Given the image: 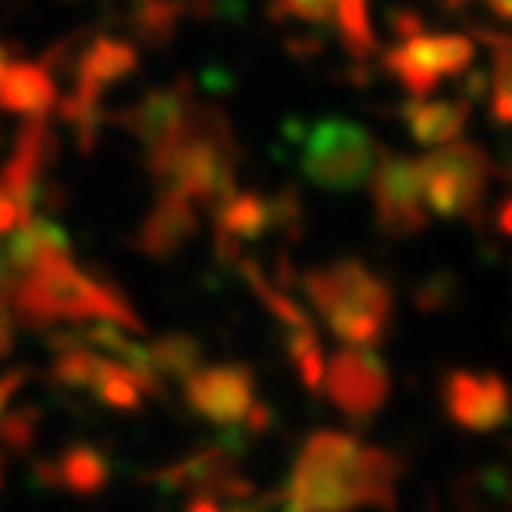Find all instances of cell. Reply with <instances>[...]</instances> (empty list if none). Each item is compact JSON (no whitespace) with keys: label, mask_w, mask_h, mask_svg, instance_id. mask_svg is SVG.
<instances>
[{"label":"cell","mask_w":512,"mask_h":512,"mask_svg":"<svg viewBox=\"0 0 512 512\" xmlns=\"http://www.w3.org/2000/svg\"><path fill=\"white\" fill-rule=\"evenodd\" d=\"M402 121H406L413 143L427 150L456 143L459 132L470 121V104L463 100H406L402 104Z\"/></svg>","instance_id":"obj_16"},{"label":"cell","mask_w":512,"mask_h":512,"mask_svg":"<svg viewBox=\"0 0 512 512\" xmlns=\"http://www.w3.org/2000/svg\"><path fill=\"white\" fill-rule=\"evenodd\" d=\"M331 22L338 25V40H342L345 54H349L352 61H367V57L377 50V36H374V25H370L367 0H338Z\"/></svg>","instance_id":"obj_21"},{"label":"cell","mask_w":512,"mask_h":512,"mask_svg":"<svg viewBox=\"0 0 512 512\" xmlns=\"http://www.w3.org/2000/svg\"><path fill=\"white\" fill-rule=\"evenodd\" d=\"M200 232V214L189 200L175 196V192H160V200L153 203V210L143 217L136 235V249L150 260H171L175 253H182Z\"/></svg>","instance_id":"obj_13"},{"label":"cell","mask_w":512,"mask_h":512,"mask_svg":"<svg viewBox=\"0 0 512 512\" xmlns=\"http://www.w3.org/2000/svg\"><path fill=\"white\" fill-rule=\"evenodd\" d=\"M480 40L495 47V82H491V114L498 125H512V40L477 29Z\"/></svg>","instance_id":"obj_22"},{"label":"cell","mask_w":512,"mask_h":512,"mask_svg":"<svg viewBox=\"0 0 512 512\" xmlns=\"http://www.w3.org/2000/svg\"><path fill=\"white\" fill-rule=\"evenodd\" d=\"M441 402L452 424L466 431H495L509 420L512 395L502 377L473 374V370H452L441 381Z\"/></svg>","instance_id":"obj_10"},{"label":"cell","mask_w":512,"mask_h":512,"mask_svg":"<svg viewBox=\"0 0 512 512\" xmlns=\"http://www.w3.org/2000/svg\"><path fill=\"white\" fill-rule=\"evenodd\" d=\"M8 310L22 328L32 331L50 328L54 320H104L114 328L143 331V320L121 296V288L75 267L72 253L47 256L40 267L22 274L11 288Z\"/></svg>","instance_id":"obj_3"},{"label":"cell","mask_w":512,"mask_h":512,"mask_svg":"<svg viewBox=\"0 0 512 512\" xmlns=\"http://www.w3.org/2000/svg\"><path fill=\"white\" fill-rule=\"evenodd\" d=\"M239 157L232 121L217 107L196 104L175 139L146 153V171L160 192H175L192 207L217 210L239 192L235 189Z\"/></svg>","instance_id":"obj_2"},{"label":"cell","mask_w":512,"mask_h":512,"mask_svg":"<svg viewBox=\"0 0 512 512\" xmlns=\"http://www.w3.org/2000/svg\"><path fill=\"white\" fill-rule=\"evenodd\" d=\"M324 384H328V399L352 420H370L392 388L384 363L363 349H342L335 360H328Z\"/></svg>","instance_id":"obj_9"},{"label":"cell","mask_w":512,"mask_h":512,"mask_svg":"<svg viewBox=\"0 0 512 512\" xmlns=\"http://www.w3.org/2000/svg\"><path fill=\"white\" fill-rule=\"evenodd\" d=\"M388 25H392V32L399 36V40H416V36H424V29H427V22H424V15L420 11H413V8H392L388 11Z\"/></svg>","instance_id":"obj_30"},{"label":"cell","mask_w":512,"mask_h":512,"mask_svg":"<svg viewBox=\"0 0 512 512\" xmlns=\"http://www.w3.org/2000/svg\"><path fill=\"white\" fill-rule=\"evenodd\" d=\"M484 93H488V75H484V72H470V75H466L463 104H473V100H484Z\"/></svg>","instance_id":"obj_33"},{"label":"cell","mask_w":512,"mask_h":512,"mask_svg":"<svg viewBox=\"0 0 512 512\" xmlns=\"http://www.w3.org/2000/svg\"><path fill=\"white\" fill-rule=\"evenodd\" d=\"M338 0H274L271 18H299L306 25H328Z\"/></svg>","instance_id":"obj_27"},{"label":"cell","mask_w":512,"mask_h":512,"mask_svg":"<svg viewBox=\"0 0 512 512\" xmlns=\"http://www.w3.org/2000/svg\"><path fill=\"white\" fill-rule=\"evenodd\" d=\"M399 463L352 434L320 431L299 452L285 491V512H352L360 505H392Z\"/></svg>","instance_id":"obj_1"},{"label":"cell","mask_w":512,"mask_h":512,"mask_svg":"<svg viewBox=\"0 0 512 512\" xmlns=\"http://www.w3.org/2000/svg\"><path fill=\"white\" fill-rule=\"evenodd\" d=\"M303 203H299L296 189H281L274 200H267V232L299 239L303 235Z\"/></svg>","instance_id":"obj_26"},{"label":"cell","mask_w":512,"mask_h":512,"mask_svg":"<svg viewBox=\"0 0 512 512\" xmlns=\"http://www.w3.org/2000/svg\"><path fill=\"white\" fill-rule=\"evenodd\" d=\"M139 50L118 36H96L79 57H75V89L86 96H104L107 86L136 72Z\"/></svg>","instance_id":"obj_14"},{"label":"cell","mask_w":512,"mask_h":512,"mask_svg":"<svg viewBox=\"0 0 512 512\" xmlns=\"http://www.w3.org/2000/svg\"><path fill=\"white\" fill-rule=\"evenodd\" d=\"M93 392L104 406H114V409H136L139 402H143V388L132 381L128 370H121L118 363H111V360H104V367L96 374Z\"/></svg>","instance_id":"obj_23"},{"label":"cell","mask_w":512,"mask_h":512,"mask_svg":"<svg viewBox=\"0 0 512 512\" xmlns=\"http://www.w3.org/2000/svg\"><path fill=\"white\" fill-rule=\"evenodd\" d=\"M192 107H196V96H192L189 79H178L175 86L146 93L139 104L121 111L114 121H118L136 143H143L146 153H150V150H157L160 143H168V139H175L178 132H182Z\"/></svg>","instance_id":"obj_12"},{"label":"cell","mask_w":512,"mask_h":512,"mask_svg":"<svg viewBox=\"0 0 512 512\" xmlns=\"http://www.w3.org/2000/svg\"><path fill=\"white\" fill-rule=\"evenodd\" d=\"M57 153H61V146H57V132L47 125V118L25 121L15 139V150L0 168V192L18 207L22 224H29L36 217L32 214L36 210V192H40L43 175L57 160Z\"/></svg>","instance_id":"obj_8"},{"label":"cell","mask_w":512,"mask_h":512,"mask_svg":"<svg viewBox=\"0 0 512 512\" xmlns=\"http://www.w3.org/2000/svg\"><path fill=\"white\" fill-rule=\"evenodd\" d=\"M299 285L313 310L324 317L331 335L345 342V349L370 352L384 342L392 328V288L360 260H338V264L317 267Z\"/></svg>","instance_id":"obj_4"},{"label":"cell","mask_w":512,"mask_h":512,"mask_svg":"<svg viewBox=\"0 0 512 512\" xmlns=\"http://www.w3.org/2000/svg\"><path fill=\"white\" fill-rule=\"evenodd\" d=\"M192 512H217V509L210 502H196V505H192Z\"/></svg>","instance_id":"obj_36"},{"label":"cell","mask_w":512,"mask_h":512,"mask_svg":"<svg viewBox=\"0 0 512 512\" xmlns=\"http://www.w3.org/2000/svg\"><path fill=\"white\" fill-rule=\"evenodd\" d=\"M15 228H22V214H18L15 203L0 192V235H11Z\"/></svg>","instance_id":"obj_32"},{"label":"cell","mask_w":512,"mask_h":512,"mask_svg":"<svg viewBox=\"0 0 512 512\" xmlns=\"http://www.w3.org/2000/svg\"><path fill=\"white\" fill-rule=\"evenodd\" d=\"M384 72L395 75V79H399L402 86L413 93V100H427V96L441 86V79H434V75L427 72V68H420L413 57H406V50H402V47L384 54Z\"/></svg>","instance_id":"obj_25"},{"label":"cell","mask_w":512,"mask_h":512,"mask_svg":"<svg viewBox=\"0 0 512 512\" xmlns=\"http://www.w3.org/2000/svg\"><path fill=\"white\" fill-rule=\"evenodd\" d=\"M370 196H374L377 228L388 239H409V235H420L427 228L420 160L381 153L374 178H370Z\"/></svg>","instance_id":"obj_7"},{"label":"cell","mask_w":512,"mask_h":512,"mask_svg":"<svg viewBox=\"0 0 512 512\" xmlns=\"http://www.w3.org/2000/svg\"><path fill=\"white\" fill-rule=\"evenodd\" d=\"M456 285L459 281L452 278V274H434V278L420 281V288H416V306L427 313H441L448 310V306L456 303Z\"/></svg>","instance_id":"obj_28"},{"label":"cell","mask_w":512,"mask_h":512,"mask_svg":"<svg viewBox=\"0 0 512 512\" xmlns=\"http://www.w3.org/2000/svg\"><path fill=\"white\" fill-rule=\"evenodd\" d=\"M488 8L502 18H512V0H488Z\"/></svg>","instance_id":"obj_35"},{"label":"cell","mask_w":512,"mask_h":512,"mask_svg":"<svg viewBox=\"0 0 512 512\" xmlns=\"http://www.w3.org/2000/svg\"><path fill=\"white\" fill-rule=\"evenodd\" d=\"M498 228H502L505 235H512V196L502 203V210H498Z\"/></svg>","instance_id":"obj_34"},{"label":"cell","mask_w":512,"mask_h":512,"mask_svg":"<svg viewBox=\"0 0 512 512\" xmlns=\"http://www.w3.org/2000/svg\"><path fill=\"white\" fill-rule=\"evenodd\" d=\"M424 175V207L438 217H473L484 203V185H488V157L473 143L441 146L420 160Z\"/></svg>","instance_id":"obj_6"},{"label":"cell","mask_w":512,"mask_h":512,"mask_svg":"<svg viewBox=\"0 0 512 512\" xmlns=\"http://www.w3.org/2000/svg\"><path fill=\"white\" fill-rule=\"evenodd\" d=\"M32 434H36V409H18L15 416L0 420V438L11 448H29Z\"/></svg>","instance_id":"obj_29"},{"label":"cell","mask_w":512,"mask_h":512,"mask_svg":"<svg viewBox=\"0 0 512 512\" xmlns=\"http://www.w3.org/2000/svg\"><path fill=\"white\" fill-rule=\"evenodd\" d=\"M217 235H228L235 242H256L267 235V200L256 192H235L214 210Z\"/></svg>","instance_id":"obj_19"},{"label":"cell","mask_w":512,"mask_h":512,"mask_svg":"<svg viewBox=\"0 0 512 512\" xmlns=\"http://www.w3.org/2000/svg\"><path fill=\"white\" fill-rule=\"evenodd\" d=\"M185 402L214 427H235L256 406V381L246 367H200L185 381Z\"/></svg>","instance_id":"obj_11"},{"label":"cell","mask_w":512,"mask_h":512,"mask_svg":"<svg viewBox=\"0 0 512 512\" xmlns=\"http://www.w3.org/2000/svg\"><path fill=\"white\" fill-rule=\"evenodd\" d=\"M64 484H72L75 491H96L107 480V463L93 448H72L61 463Z\"/></svg>","instance_id":"obj_24"},{"label":"cell","mask_w":512,"mask_h":512,"mask_svg":"<svg viewBox=\"0 0 512 512\" xmlns=\"http://www.w3.org/2000/svg\"><path fill=\"white\" fill-rule=\"evenodd\" d=\"M150 349V363L157 370V377H175V381H189L203 363V345L192 335H164L157 338Z\"/></svg>","instance_id":"obj_20"},{"label":"cell","mask_w":512,"mask_h":512,"mask_svg":"<svg viewBox=\"0 0 512 512\" xmlns=\"http://www.w3.org/2000/svg\"><path fill=\"white\" fill-rule=\"evenodd\" d=\"M15 349V317H11L8 303H0V360L11 356Z\"/></svg>","instance_id":"obj_31"},{"label":"cell","mask_w":512,"mask_h":512,"mask_svg":"<svg viewBox=\"0 0 512 512\" xmlns=\"http://www.w3.org/2000/svg\"><path fill=\"white\" fill-rule=\"evenodd\" d=\"M189 15L185 0H132L128 11V25L136 32V40H143V47H168L175 40L178 22Z\"/></svg>","instance_id":"obj_18"},{"label":"cell","mask_w":512,"mask_h":512,"mask_svg":"<svg viewBox=\"0 0 512 512\" xmlns=\"http://www.w3.org/2000/svg\"><path fill=\"white\" fill-rule=\"evenodd\" d=\"M402 50L420 68H427L434 79L463 75L473 64V40H466V36H431V32H424V36L402 43Z\"/></svg>","instance_id":"obj_17"},{"label":"cell","mask_w":512,"mask_h":512,"mask_svg":"<svg viewBox=\"0 0 512 512\" xmlns=\"http://www.w3.org/2000/svg\"><path fill=\"white\" fill-rule=\"evenodd\" d=\"M381 146L356 121L324 118L299 143V171L306 182L328 192H352L370 185L381 160Z\"/></svg>","instance_id":"obj_5"},{"label":"cell","mask_w":512,"mask_h":512,"mask_svg":"<svg viewBox=\"0 0 512 512\" xmlns=\"http://www.w3.org/2000/svg\"><path fill=\"white\" fill-rule=\"evenodd\" d=\"M57 104L54 75L43 64L32 61H11L0 75V107L25 118H47Z\"/></svg>","instance_id":"obj_15"}]
</instances>
